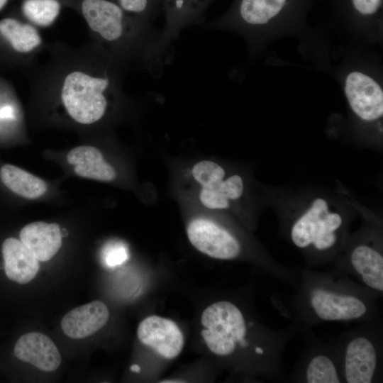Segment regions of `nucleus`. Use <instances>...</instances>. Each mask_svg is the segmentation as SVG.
I'll list each match as a JSON object with an SVG mask.
<instances>
[{
	"instance_id": "f257e3e1",
	"label": "nucleus",
	"mask_w": 383,
	"mask_h": 383,
	"mask_svg": "<svg viewBox=\"0 0 383 383\" xmlns=\"http://www.w3.org/2000/svg\"><path fill=\"white\" fill-rule=\"evenodd\" d=\"M128 66L89 40L78 46L55 43L43 64L29 69L30 89L38 99L62 109L74 123L101 121L124 96Z\"/></svg>"
},
{
	"instance_id": "f03ea898",
	"label": "nucleus",
	"mask_w": 383,
	"mask_h": 383,
	"mask_svg": "<svg viewBox=\"0 0 383 383\" xmlns=\"http://www.w3.org/2000/svg\"><path fill=\"white\" fill-rule=\"evenodd\" d=\"M293 288L294 292L284 300L278 296L271 299L282 316L300 326L362 323L378 318L377 299L380 296L335 270L301 269Z\"/></svg>"
},
{
	"instance_id": "7ed1b4c3",
	"label": "nucleus",
	"mask_w": 383,
	"mask_h": 383,
	"mask_svg": "<svg viewBox=\"0 0 383 383\" xmlns=\"http://www.w3.org/2000/svg\"><path fill=\"white\" fill-rule=\"evenodd\" d=\"M201 322V336L211 352L223 357L250 355L260 374L270 380L283 375L284 350L299 329L292 322L284 328L264 326L228 300L208 306Z\"/></svg>"
},
{
	"instance_id": "20e7f679",
	"label": "nucleus",
	"mask_w": 383,
	"mask_h": 383,
	"mask_svg": "<svg viewBox=\"0 0 383 383\" xmlns=\"http://www.w3.org/2000/svg\"><path fill=\"white\" fill-rule=\"evenodd\" d=\"M68 8L83 18L90 40L117 60L127 66L140 64L155 76L161 73L167 48L151 22L108 0H70Z\"/></svg>"
},
{
	"instance_id": "39448f33",
	"label": "nucleus",
	"mask_w": 383,
	"mask_h": 383,
	"mask_svg": "<svg viewBox=\"0 0 383 383\" xmlns=\"http://www.w3.org/2000/svg\"><path fill=\"white\" fill-rule=\"evenodd\" d=\"M336 345L344 383L382 382L383 328L379 318L330 339Z\"/></svg>"
},
{
	"instance_id": "423d86ee",
	"label": "nucleus",
	"mask_w": 383,
	"mask_h": 383,
	"mask_svg": "<svg viewBox=\"0 0 383 383\" xmlns=\"http://www.w3.org/2000/svg\"><path fill=\"white\" fill-rule=\"evenodd\" d=\"M343 219L328 209L326 201L316 199L292 225V243L306 255L308 268L335 261L343 239Z\"/></svg>"
},
{
	"instance_id": "0eeeda50",
	"label": "nucleus",
	"mask_w": 383,
	"mask_h": 383,
	"mask_svg": "<svg viewBox=\"0 0 383 383\" xmlns=\"http://www.w3.org/2000/svg\"><path fill=\"white\" fill-rule=\"evenodd\" d=\"M305 345L287 380L299 383H344L338 348L320 340L311 328L300 326Z\"/></svg>"
},
{
	"instance_id": "6e6552de",
	"label": "nucleus",
	"mask_w": 383,
	"mask_h": 383,
	"mask_svg": "<svg viewBox=\"0 0 383 383\" xmlns=\"http://www.w3.org/2000/svg\"><path fill=\"white\" fill-rule=\"evenodd\" d=\"M380 248L375 240H357L343 257L339 256L335 260L334 270L382 296L383 255Z\"/></svg>"
},
{
	"instance_id": "1a4fd4ad",
	"label": "nucleus",
	"mask_w": 383,
	"mask_h": 383,
	"mask_svg": "<svg viewBox=\"0 0 383 383\" xmlns=\"http://www.w3.org/2000/svg\"><path fill=\"white\" fill-rule=\"evenodd\" d=\"M187 235L195 248L213 258L233 260L242 251L239 240L233 235L205 218L192 221L187 227Z\"/></svg>"
},
{
	"instance_id": "9d476101",
	"label": "nucleus",
	"mask_w": 383,
	"mask_h": 383,
	"mask_svg": "<svg viewBox=\"0 0 383 383\" xmlns=\"http://www.w3.org/2000/svg\"><path fill=\"white\" fill-rule=\"evenodd\" d=\"M345 93L353 112L366 121L378 119L383 114V91L371 77L357 71L348 74Z\"/></svg>"
},
{
	"instance_id": "9b49d317",
	"label": "nucleus",
	"mask_w": 383,
	"mask_h": 383,
	"mask_svg": "<svg viewBox=\"0 0 383 383\" xmlns=\"http://www.w3.org/2000/svg\"><path fill=\"white\" fill-rule=\"evenodd\" d=\"M139 340L166 359L177 357L184 346V335L172 320L158 316H150L138 325Z\"/></svg>"
},
{
	"instance_id": "f8f14e48",
	"label": "nucleus",
	"mask_w": 383,
	"mask_h": 383,
	"mask_svg": "<svg viewBox=\"0 0 383 383\" xmlns=\"http://www.w3.org/2000/svg\"><path fill=\"white\" fill-rule=\"evenodd\" d=\"M0 36L12 51L21 57L28 69L34 65L35 57L45 45L39 28L16 18L7 17L0 20Z\"/></svg>"
},
{
	"instance_id": "ddd939ff",
	"label": "nucleus",
	"mask_w": 383,
	"mask_h": 383,
	"mask_svg": "<svg viewBox=\"0 0 383 383\" xmlns=\"http://www.w3.org/2000/svg\"><path fill=\"white\" fill-rule=\"evenodd\" d=\"M13 355L17 360L45 372L56 370L61 363V355L54 342L38 332L21 335L13 345Z\"/></svg>"
},
{
	"instance_id": "4468645a",
	"label": "nucleus",
	"mask_w": 383,
	"mask_h": 383,
	"mask_svg": "<svg viewBox=\"0 0 383 383\" xmlns=\"http://www.w3.org/2000/svg\"><path fill=\"white\" fill-rule=\"evenodd\" d=\"M1 268L9 282L28 284L38 274L39 261L21 240L13 237L4 239L1 246Z\"/></svg>"
},
{
	"instance_id": "2eb2a0df",
	"label": "nucleus",
	"mask_w": 383,
	"mask_h": 383,
	"mask_svg": "<svg viewBox=\"0 0 383 383\" xmlns=\"http://www.w3.org/2000/svg\"><path fill=\"white\" fill-rule=\"evenodd\" d=\"M109 317L107 306L100 301H93L67 313L61 321V327L67 336L82 339L104 327Z\"/></svg>"
},
{
	"instance_id": "dca6fc26",
	"label": "nucleus",
	"mask_w": 383,
	"mask_h": 383,
	"mask_svg": "<svg viewBox=\"0 0 383 383\" xmlns=\"http://www.w3.org/2000/svg\"><path fill=\"white\" fill-rule=\"evenodd\" d=\"M165 13V24L162 40L167 49L169 44L187 26L197 22L211 0H160Z\"/></svg>"
},
{
	"instance_id": "f3484780",
	"label": "nucleus",
	"mask_w": 383,
	"mask_h": 383,
	"mask_svg": "<svg viewBox=\"0 0 383 383\" xmlns=\"http://www.w3.org/2000/svg\"><path fill=\"white\" fill-rule=\"evenodd\" d=\"M20 240L38 261L52 259L62 245L60 228L57 223L35 221L26 225L19 233Z\"/></svg>"
},
{
	"instance_id": "a211bd4d",
	"label": "nucleus",
	"mask_w": 383,
	"mask_h": 383,
	"mask_svg": "<svg viewBox=\"0 0 383 383\" xmlns=\"http://www.w3.org/2000/svg\"><path fill=\"white\" fill-rule=\"evenodd\" d=\"M67 160L74 165L75 173L80 177L111 181L116 176L113 168L107 163L99 150L90 145H80L72 149Z\"/></svg>"
},
{
	"instance_id": "6ab92c4d",
	"label": "nucleus",
	"mask_w": 383,
	"mask_h": 383,
	"mask_svg": "<svg viewBox=\"0 0 383 383\" xmlns=\"http://www.w3.org/2000/svg\"><path fill=\"white\" fill-rule=\"evenodd\" d=\"M289 0H238L237 18L246 26H260L270 23L284 10Z\"/></svg>"
},
{
	"instance_id": "aec40b11",
	"label": "nucleus",
	"mask_w": 383,
	"mask_h": 383,
	"mask_svg": "<svg viewBox=\"0 0 383 383\" xmlns=\"http://www.w3.org/2000/svg\"><path fill=\"white\" fill-rule=\"evenodd\" d=\"M0 177L11 192L26 199L39 198L47 190V184L42 179L12 165H3Z\"/></svg>"
},
{
	"instance_id": "412c9836",
	"label": "nucleus",
	"mask_w": 383,
	"mask_h": 383,
	"mask_svg": "<svg viewBox=\"0 0 383 383\" xmlns=\"http://www.w3.org/2000/svg\"><path fill=\"white\" fill-rule=\"evenodd\" d=\"M70 0H22L21 11L25 21L38 28L52 26Z\"/></svg>"
},
{
	"instance_id": "4be33fe9",
	"label": "nucleus",
	"mask_w": 383,
	"mask_h": 383,
	"mask_svg": "<svg viewBox=\"0 0 383 383\" xmlns=\"http://www.w3.org/2000/svg\"><path fill=\"white\" fill-rule=\"evenodd\" d=\"M127 13L144 21L151 22L161 10L160 0H108Z\"/></svg>"
},
{
	"instance_id": "5701e85b",
	"label": "nucleus",
	"mask_w": 383,
	"mask_h": 383,
	"mask_svg": "<svg viewBox=\"0 0 383 383\" xmlns=\"http://www.w3.org/2000/svg\"><path fill=\"white\" fill-rule=\"evenodd\" d=\"M192 174L202 187H209L223 181L225 171L216 162L204 160L194 166Z\"/></svg>"
},
{
	"instance_id": "b1692460",
	"label": "nucleus",
	"mask_w": 383,
	"mask_h": 383,
	"mask_svg": "<svg viewBox=\"0 0 383 383\" xmlns=\"http://www.w3.org/2000/svg\"><path fill=\"white\" fill-rule=\"evenodd\" d=\"M223 182L209 187H202L200 194L201 203L207 208L212 209H226L229 206V200L226 198Z\"/></svg>"
},
{
	"instance_id": "393cba45",
	"label": "nucleus",
	"mask_w": 383,
	"mask_h": 383,
	"mask_svg": "<svg viewBox=\"0 0 383 383\" xmlns=\"http://www.w3.org/2000/svg\"><path fill=\"white\" fill-rule=\"evenodd\" d=\"M128 250L122 242L111 241L104 248L103 260L109 267H114L125 262L128 259Z\"/></svg>"
},
{
	"instance_id": "a878e982",
	"label": "nucleus",
	"mask_w": 383,
	"mask_h": 383,
	"mask_svg": "<svg viewBox=\"0 0 383 383\" xmlns=\"http://www.w3.org/2000/svg\"><path fill=\"white\" fill-rule=\"evenodd\" d=\"M382 0H351L357 13L363 16L375 14L379 9Z\"/></svg>"
},
{
	"instance_id": "bb28decb",
	"label": "nucleus",
	"mask_w": 383,
	"mask_h": 383,
	"mask_svg": "<svg viewBox=\"0 0 383 383\" xmlns=\"http://www.w3.org/2000/svg\"><path fill=\"white\" fill-rule=\"evenodd\" d=\"M15 118V109L11 105H5L0 108V119L13 120Z\"/></svg>"
},
{
	"instance_id": "cd10ccee",
	"label": "nucleus",
	"mask_w": 383,
	"mask_h": 383,
	"mask_svg": "<svg viewBox=\"0 0 383 383\" xmlns=\"http://www.w3.org/2000/svg\"><path fill=\"white\" fill-rule=\"evenodd\" d=\"M131 370L134 372H139L140 371V367L138 365H133L131 367Z\"/></svg>"
},
{
	"instance_id": "c85d7f7f",
	"label": "nucleus",
	"mask_w": 383,
	"mask_h": 383,
	"mask_svg": "<svg viewBox=\"0 0 383 383\" xmlns=\"http://www.w3.org/2000/svg\"><path fill=\"white\" fill-rule=\"evenodd\" d=\"M9 0H0V11L7 4Z\"/></svg>"
},
{
	"instance_id": "c756f323",
	"label": "nucleus",
	"mask_w": 383,
	"mask_h": 383,
	"mask_svg": "<svg viewBox=\"0 0 383 383\" xmlns=\"http://www.w3.org/2000/svg\"></svg>"
}]
</instances>
